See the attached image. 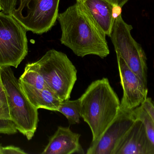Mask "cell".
<instances>
[{
    "label": "cell",
    "instance_id": "obj_1",
    "mask_svg": "<svg viewBox=\"0 0 154 154\" xmlns=\"http://www.w3.org/2000/svg\"><path fill=\"white\" fill-rule=\"evenodd\" d=\"M61 43L78 57L94 55L104 58L109 55L106 35L82 11L76 3L57 17Z\"/></svg>",
    "mask_w": 154,
    "mask_h": 154
},
{
    "label": "cell",
    "instance_id": "obj_2",
    "mask_svg": "<svg viewBox=\"0 0 154 154\" xmlns=\"http://www.w3.org/2000/svg\"><path fill=\"white\" fill-rule=\"evenodd\" d=\"M81 118L90 128L91 143L101 137L116 118L120 102L107 78L93 81L79 98Z\"/></svg>",
    "mask_w": 154,
    "mask_h": 154
},
{
    "label": "cell",
    "instance_id": "obj_3",
    "mask_svg": "<svg viewBox=\"0 0 154 154\" xmlns=\"http://www.w3.org/2000/svg\"><path fill=\"white\" fill-rule=\"evenodd\" d=\"M0 79L6 91L11 119L17 130L31 140L38 127V109L27 98L11 67H1Z\"/></svg>",
    "mask_w": 154,
    "mask_h": 154
},
{
    "label": "cell",
    "instance_id": "obj_4",
    "mask_svg": "<svg viewBox=\"0 0 154 154\" xmlns=\"http://www.w3.org/2000/svg\"><path fill=\"white\" fill-rule=\"evenodd\" d=\"M36 62L48 87L61 101L69 99L77 80V70L68 56L51 49Z\"/></svg>",
    "mask_w": 154,
    "mask_h": 154
},
{
    "label": "cell",
    "instance_id": "obj_5",
    "mask_svg": "<svg viewBox=\"0 0 154 154\" xmlns=\"http://www.w3.org/2000/svg\"><path fill=\"white\" fill-rule=\"evenodd\" d=\"M60 0H18L11 15L26 30L36 34L48 32L55 25Z\"/></svg>",
    "mask_w": 154,
    "mask_h": 154
},
{
    "label": "cell",
    "instance_id": "obj_6",
    "mask_svg": "<svg viewBox=\"0 0 154 154\" xmlns=\"http://www.w3.org/2000/svg\"><path fill=\"white\" fill-rule=\"evenodd\" d=\"M132 25L119 15L114 21L109 37L117 56L121 57L128 67L147 85L146 57L143 49L131 35Z\"/></svg>",
    "mask_w": 154,
    "mask_h": 154
},
{
    "label": "cell",
    "instance_id": "obj_7",
    "mask_svg": "<svg viewBox=\"0 0 154 154\" xmlns=\"http://www.w3.org/2000/svg\"><path fill=\"white\" fill-rule=\"evenodd\" d=\"M26 29L11 14L0 11V67L18 68L28 52Z\"/></svg>",
    "mask_w": 154,
    "mask_h": 154
},
{
    "label": "cell",
    "instance_id": "obj_8",
    "mask_svg": "<svg viewBox=\"0 0 154 154\" xmlns=\"http://www.w3.org/2000/svg\"><path fill=\"white\" fill-rule=\"evenodd\" d=\"M133 110L120 108L117 116L97 141L91 143L87 154H114L119 143L135 121Z\"/></svg>",
    "mask_w": 154,
    "mask_h": 154
},
{
    "label": "cell",
    "instance_id": "obj_9",
    "mask_svg": "<svg viewBox=\"0 0 154 154\" xmlns=\"http://www.w3.org/2000/svg\"><path fill=\"white\" fill-rule=\"evenodd\" d=\"M117 58L123 90L120 108L133 110L143 104L147 98V85L128 66L121 57L117 56Z\"/></svg>",
    "mask_w": 154,
    "mask_h": 154
},
{
    "label": "cell",
    "instance_id": "obj_10",
    "mask_svg": "<svg viewBox=\"0 0 154 154\" xmlns=\"http://www.w3.org/2000/svg\"><path fill=\"white\" fill-rule=\"evenodd\" d=\"M114 154H154V145L149 140L141 120L136 119L119 143Z\"/></svg>",
    "mask_w": 154,
    "mask_h": 154
},
{
    "label": "cell",
    "instance_id": "obj_11",
    "mask_svg": "<svg viewBox=\"0 0 154 154\" xmlns=\"http://www.w3.org/2000/svg\"><path fill=\"white\" fill-rule=\"evenodd\" d=\"M80 9L106 36L109 37L115 20L113 5L106 0H76Z\"/></svg>",
    "mask_w": 154,
    "mask_h": 154
},
{
    "label": "cell",
    "instance_id": "obj_12",
    "mask_svg": "<svg viewBox=\"0 0 154 154\" xmlns=\"http://www.w3.org/2000/svg\"><path fill=\"white\" fill-rule=\"evenodd\" d=\"M80 136L79 134L72 132L69 127L59 126L41 154H84L80 143Z\"/></svg>",
    "mask_w": 154,
    "mask_h": 154
},
{
    "label": "cell",
    "instance_id": "obj_13",
    "mask_svg": "<svg viewBox=\"0 0 154 154\" xmlns=\"http://www.w3.org/2000/svg\"><path fill=\"white\" fill-rule=\"evenodd\" d=\"M19 81L27 98L36 108H43L58 112L62 101L49 88H36L25 84L20 80Z\"/></svg>",
    "mask_w": 154,
    "mask_h": 154
},
{
    "label": "cell",
    "instance_id": "obj_14",
    "mask_svg": "<svg viewBox=\"0 0 154 154\" xmlns=\"http://www.w3.org/2000/svg\"><path fill=\"white\" fill-rule=\"evenodd\" d=\"M19 80L36 88H48L36 61L28 63L26 65L24 72Z\"/></svg>",
    "mask_w": 154,
    "mask_h": 154
},
{
    "label": "cell",
    "instance_id": "obj_15",
    "mask_svg": "<svg viewBox=\"0 0 154 154\" xmlns=\"http://www.w3.org/2000/svg\"><path fill=\"white\" fill-rule=\"evenodd\" d=\"M58 112L66 116L70 124H76L80 123L81 117L79 98L76 100L62 101L60 105Z\"/></svg>",
    "mask_w": 154,
    "mask_h": 154
},
{
    "label": "cell",
    "instance_id": "obj_16",
    "mask_svg": "<svg viewBox=\"0 0 154 154\" xmlns=\"http://www.w3.org/2000/svg\"><path fill=\"white\" fill-rule=\"evenodd\" d=\"M136 118L140 119L143 123L147 136L154 145V122L148 112L142 105L134 109Z\"/></svg>",
    "mask_w": 154,
    "mask_h": 154
},
{
    "label": "cell",
    "instance_id": "obj_17",
    "mask_svg": "<svg viewBox=\"0 0 154 154\" xmlns=\"http://www.w3.org/2000/svg\"><path fill=\"white\" fill-rule=\"evenodd\" d=\"M0 119H11L4 87L0 79Z\"/></svg>",
    "mask_w": 154,
    "mask_h": 154
},
{
    "label": "cell",
    "instance_id": "obj_18",
    "mask_svg": "<svg viewBox=\"0 0 154 154\" xmlns=\"http://www.w3.org/2000/svg\"><path fill=\"white\" fill-rule=\"evenodd\" d=\"M17 131L16 126L11 119H0V134H14Z\"/></svg>",
    "mask_w": 154,
    "mask_h": 154
},
{
    "label": "cell",
    "instance_id": "obj_19",
    "mask_svg": "<svg viewBox=\"0 0 154 154\" xmlns=\"http://www.w3.org/2000/svg\"><path fill=\"white\" fill-rule=\"evenodd\" d=\"M18 0H0L2 11L6 14L11 15L14 9L16 7Z\"/></svg>",
    "mask_w": 154,
    "mask_h": 154
},
{
    "label": "cell",
    "instance_id": "obj_20",
    "mask_svg": "<svg viewBox=\"0 0 154 154\" xmlns=\"http://www.w3.org/2000/svg\"><path fill=\"white\" fill-rule=\"evenodd\" d=\"M25 152L21 148L13 146H5L2 147V154H25Z\"/></svg>",
    "mask_w": 154,
    "mask_h": 154
},
{
    "label": "cell",
    "instance_id": "obj_21",
    "mask_svg": "<svg viewBox=\"0 0 154 154\" xmlns=\"http://www.w3.org/2000/svg\"><path fill=\"white\" fill-rule=\"evenodd\" d=\"M142 105L148 112L154 122V105L153 100L150 98L147 97L144 103Z\"/></svg>",
    "mask_w": 154,
    "mask_h": 154
},
{
    "label": "cell",
    "instance_id": "obj_22",
    "mask_svg": "<svg viewBox=\"0 0 154 154\" xmlns=\"http://www.w3.org/2000/svg\"><path fill=\"white\" fill-rule=\"evenodd\" d=\"M122 7L118 5H113L112 9V16L114 20H116L119 15H121Z\"/></svg>",
    "mask_w": 154,
    "mask_h": 154
},
{
    "label": "cell",
    "instance_id": "obj_23",
    "mask_svg": "<svg viewBox=\"0 0 154 154\" xmlns=\"http://www.w3.org/2000/svg\"><path fill=\"white\" fill-rule=\"evenodd\" d=\"M108 2L112 4V5H118L121 7H123L128 0H106Z\"/></svg>",
    "mask_w": 154,
    "mask_h": 154
},
{
    "label": "cell",
    "instance_id": "obj_24",
    "mask_svg": "<svg viewBox=\"0 0 154 154\" xmlns=\"http://www.w3.org/2000/svg\"><path fill=\"white\" fill-rule=\"evenodd\" d=\"M2 147L3 146H1V145L0 144V154H2Z\"/></svg>",
    "mask_w": 154,
    "mask_h": 154
},
{
    "label": "cell",
    "instance_id": "obj_25",
    "mask_svg": "<svg viewBox=\"0 0 154 154\" xmlns=\"http://www.w3.org/2000/svg\"><path fill=\"white\" fill-rule=\"evenodd\" d=\"M0 11H2V6H1V4H0Z\"/></svg>",
    "mask_w": 154,
    "mask_h": 154
},
{
    "label": "cell",
    "instance_id": "obj_26",
    "mask_svg": "<svg viewBox=\"0 0 154 154\" xmlns=\"http://www.w3.org/2000/svg\"><path fill=\"white\" fill-rule=\"evenodd\" d=\"M0 77H1V67H0Z\"/></svg>",
    "mask_w": 154,
    "mask_h": 154
},
{
    "label": "cell",
    "instance_id": "obj_27",
    "mask_svg": "<svg viewBox=\"0 0 154 154\" xmlns=\"http://www.w3.org/2000/svg\"><path fill=\"white\" fill-rule=\"evenodd\" d=\"M153 103L154 105V101H153Z\"/></svg>",
    "mask_w": 154,
    "mask_h": 154
}]
</instances>
